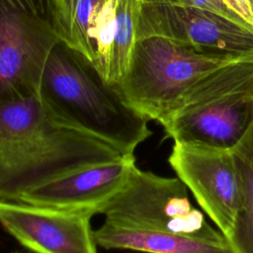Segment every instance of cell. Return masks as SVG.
<instances>
[{
  "label": "cell",
  "mask_w": 253,
  "mask_h": 253,
  "mask_svg": "<svg viewBox=\"0 0 253 253\" xmlns=\"http://www.w3.org/2000/svg\"><path fill=\"white\" fill-rule=\"evenodd\" d=\"M112 222L214 243L228 242L188 197L178 178L133 167L123 189L101 210Z\"/></svg>",
  "instance_id": "6"
},
{
  "label": "cell",
  "mask_w": 253,
  "mask_h": 253,
  "mask_svg": "<svg viewBox=\"0 0 253 253\" xmlns=\"http://www.w3.org/2000/svg\"><path fill=\"white\" fill-rule=\"evenodd\" d=\"M10 253H19V251H17V250H13V251H11Z\"/></svg>",
  "instance_id": "16"
},
{
  "label": "cell",
  "mask_w": 253,
  "mask_h": 253,
  "mask_svg": "<svg viewBox=\"0 0 253 253\" xmlns=\"http://www.w3.org/2000/svg\"><path fill=\"white\" fill-rule=\"evenodd\" d=\"M140 0H54L60 42L83 55L103 80L124 77L136 41Z\"/></svg>",
  "instance_id": "5"
},
{
  "label": "cell",
  "mask_w": 253,
  "mask_h": 253,
  "mask_svg": "<svg viewBox=\"0 0 253 253\" xmlns=\"http://www.w3.org/2000/svg\"><path fill=\"white\" fill-rule=\"evenodd\" d=\"M124 154L78 126L37 93L0 104V201Z\"/></svg>",
  "instance_id": "1"
},
{
  "label": "cell",
  "mask_w": 253,
  "mask_h": 253,
  "mask_svg": "<svg viewBox=\"0 0 253 253\" xmlns=\"http://www.w3.org/2000/svg\"><path fill=\"white\" fill-rule=\"evenodd\" d=\"M235 59L203 53L168 38L145 37L135 41L126 72L113 87L129 108L160 124L199 79Z\"/></svg>",
  "instance_id": "4"
},
{
  "label": "cell",
  "mask_w": 253,
  "mask_h": 253,
  "mask_svg": "<svg viewBox=\"0 0 253 253\" xmlns=\"http://www.w3.org/2000/svg\"><path fill=\"white\" fill-rule=\"evenodd\" d=\"M168 162L228 241L242 209L240 176L231 150L174 142Z\"/></svg>",
  "instance_id": "9"
},
{
  "label": "cell",
  "mask_w": 253,
  "mask_h": 253,
  "mask_svg": "<svg viewBox=\"0 0 253 253\" xmlns=\"http://www.w3.org/2000/svg\"><path fill=\"white\" fill-rule=\"evenodd\" d=\"M40 93L65 118L124 154H133L152 134L149 121L129 108L83 55L62 42L48 55Z\"/></svg>",
  "instance_id": "2"
},
{
  "label": "cell",
  "mask_w": 253,
  "mask_h": 253,
  "mask_svg": "<svg viewBox=\"0 0 253 253\" xmlns=\"http://www.w3.org/2000/svg\"><path fill=\"white\" fill-rule=\"evenodd\" d=\"M253 122V56L209 72L179 99L160 123L180 143L231 149Z\"/></svg>",
  "instance_id": "3"
},
{
  "label": "cell",
  "mask_w": 253,
  "mask_h": 253,
  "mask_svg": "<svg viewBox=\"0 0 253 253\" xmlns=\"http://www.w3.org/2000/svg\"><path fill=\"white\" fill-rule=\"evenodd\" d=\"M248 3H249V8H250V13H251V16L253 19V0H248Z\"/></svg>",
  "instance_id": "15"
},
{
  "label": "cell",
  "mask_w": 253,
  "mask_h": 253,
  "mask_svg": "<svg viewBox=\"0 0 253 253\" xmlns=\"http://www.w3.org/2000/svg\"><path fill=\"white\" fill-rule=\"evenodd\" d=\"M150 36L168 38L211 55L253 56L250 27L199 8L140 0L136 40Z\"/></svg>",
  "instance_id": "8"
},
{
  "label": "cell",
  "mask_w": 253,
  "mask_h": 253,
  "mask_svg": "<svg viewBox=\"0 0 253 253\" xmlns=\"http://www.w3.org/2000/svg\"><path fill=\"white\" fill-rule=\"evenodd\" d=\"M141 1H158V2H166V3L180 5V6L199 8V9L220 14L237 23L243 24L253 29V27L249 25L241 17L233 0H141Z\"/></svg>",
  "instance_id": "14"
},
{
  "label": "cell",
  "mask_w": 253,
  "mask_h": 253,
  "mask_svg": "<svg viewBox=\"0 0 253 253\" xmlns=\"http://www.w3.org/2000/svg\"><path fill=\"white\" fill-rule=\"evenodd\" d=\"M88 211L0 201V225L34 253H98Z\"/></svg>",
  "instance_id": "10"
},
{
  "label": "cell",
  "mask_w": 253,
  "mask_h": 253,
  "mask_svg": "<svg viewBox=\"0 0 253 253\" xmlns=\"http://www.w3.org/2000/svg\"><path fill=\"white\" fill-rule=\"evenodd\" d=\"M134 166L133 154L89 165L27 191L17 202L97 214L123 189Z\"/></svg>",
  "instance_id": "11"
},
{
  "label": "cell",
  "mask_w": 253,
  "mask_h": 253,
  "mask_svg": "<svg viewBox=\"0 0 253 253\" xmlns=\"http://www.w3.org/2000/svg\"><path fill=\"white\" fill-rule=\"evenodd\" d=\"M58 42L54 0H0V104L40 93Z\"/></svg>",
  "instance_id": "7"
},
{
  "label": "cell",
  "mask_w": 253,
  "mask_h": 253,
  "mask_svg": "<svg viewBox=\"0 0 253 253\" xmlns=\"http://www.w3.org/2000/svg\"><path fill=\"white\" fill-rule=\"evenodd\" d=\"M94 237L105 249L145 253H234L228 242L214 243L165 232L126 226L105 220Z\"/></svg>",
  "instance_id": "12"
},
{
  "label": "cell",
  "mask_w": 253,
  "mask_h": 253,
  "mask_svg": "<svg viewBox=\"0 0 253 253\" xmlns=\"http://www.w3.org/2000/svg\"><path fill=\"white\" fill-rule=\"evenodd\" d=\"M230 150L240 176L242 209L228 243L234 253H253V122Z\"/></svg>",
  "instance_id": "13"
}]
</instances>
